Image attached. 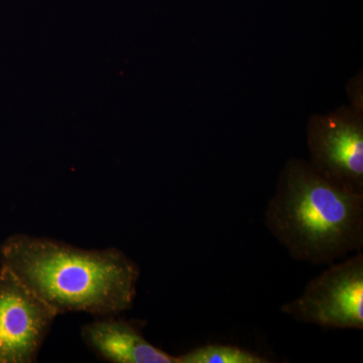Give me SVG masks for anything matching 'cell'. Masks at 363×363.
<instances>
[{"instance_id":"2","label":"cell","mask_w":363,"mask_h":363,"mask_svg":"<svg viewBox=\"0 0 363 363\" xmlns=\"http://www.w3.org/2000/svg\"><path fill=\"white\" fill-rule=\"evenodd\" d=\"M264 225L294 260L329 266L362 250L363 194L336 187L293 157L279 173Z\"/></svg>"},{"instance_id":"3","label":"cell","mask_w":363,"mask_h":363,"mask_svg":"<svg viewBox=\"0 0 363 363\" xmlns=\"http://www.w3.org/2000/svg\"><path fill=\"white\" fill-rule=\"evenodd\" d=\"M357 91L352 106L310 118L308 162L336 187L363 194L362 92Z\"/></svg>"},{"instance_id":"4","label":"cell","mask_w":363,"mask_h":363,"mask_svg":"<svg viewBox=\"0 0 363 363\" xmlns=\"http://www.w3.org/2000/svg\"><path fill=\"white\" fill-rule=\"evenodd\" d=\"M298 322L324 329H363V253L333 262L281 307Z\"/></svg>"},{"instance_id":"6","label":"cell","mask_w":363,"mask_h":363,"mask_svg":"<svg viewBox=\"0 0 363 363\" xmlns=\"http://www.w3.org/2000/svg\"><path fill=\"white\" fill-rule=\"evenodd\" d=\"M81 335L90 350L109 362L178 363L177 357L152 345L138 327L125 320H96L84 325Z\"/></svg>"},{"instance_id":"1","label":"cell","mask_w":363,"mask_h":363,"mask_svg":"<svg viewBox=\"0 0 363 363\" xmlns=\"http://www.w3.org/2000/svg\"><path fill=\"white\" fill-rule=\"evenodd\" d=\"M0 264L58 314L109 317L133 308L140 267L116 247L83 250L16 233L0 245Z\"/></svg>"},{"instance_id":"5","label":"cell","mask_w":363,"mask_h":363,"mask_svg":"<svg viewBox=\"0 0 363 363\" xmlns=\"http://www.w3.org/2000/svg\"><path fill=\"white\" fill-rule=\"evenodd\" d=\"M58 312L0 264V363H33Z\"/></svg>"},{"instance_id":"7","label":"cell","mask_w":363,"mask_h":363,"mask_svg":"<svg viewBox=\"0 0 363 363\" xmlns=\"http://www.w3.org/2000/svg\"><path fill=\"white\" fill-rule=\"evenodd\" d=\"M178 363H269L266 357L238 346L206 344L177 357Z\"/></svg>"}]
</instances>
